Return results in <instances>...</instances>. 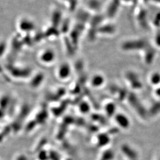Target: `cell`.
<instances>
[{
  "mask_svg": "<svg viewBox=\"0 0 160 160\" xmlns=\"http://www.w3.org/2000/svg\"><path fill=\"white\" fill-rule=\"evenodd\" d=\"M123 149L124 152H125L124 154H125V155H126L128 156L133 159L135 158V157H136V155H135L133 151L129 147H128V146H125L124 147H123Z\"/></svg>",
  "mask_w": 160,
  "mask_h": 160,
  "instance_id": "cell-5",
  "label": "cell"
},
{
  "mask_svg": "<svg viewBox=\"0 0 160 160\" xmlns=\"http://www.w3.org/2000/svg\"><path fill=\"white\" fill-rule=\"evenodd\" d=\"M5 69L7 74L11 75L14 78H24L29 74V71L27 69L17 67L12 64L6 66Z\"/></svg>",
  "mask_w": 160,
  "mask_h": 160,
  "instance_id": "cell-1",
  "label": "cell"
},
{
  "mask_svg": "<svg viewBox=\"0 0 160 160\" xmlns=\"http://www.w3.org/2000/svg\"><path fill=\"white\" fill-rule=\"evenodd\" d=\"M7 48L8 45L5 41H0V58L3 57L6 54Z\"/></svg>",
  "mask_w": 160,
  "mask_h": 160,
  "instance_id": "cell-4",
  "label": "cell"
},
{
  "mask_svg": "<svg viewBox=\"0 0 160 160\" xmlns=\"http://www.w3.org/2000/svg\"><path fill=\"white\" fill-rule=\"evenodd\" d=\"M17 27L18 30L27 33L31 31L33 29L34 26L32 22H30L29 20L25 18H22L18 20L17 23Z\"/></svg>",
  "mask_w": 160,
  "mask_h": 160,
  "instance_id": "cell-2",
  "label": "cell"
},
{
  "mask_svg": "<svg viewBox=\"0 0 160 160\" xmlns=\"http://www.w3.org/2000/svg\"><path fill=\"white\" fill-rule=\"evenodd\" d=\"M5 71H6V69H5V68H3V66L1 65V64H0V75H5V74H6Z\"/></svg>",
  "mask_w": 160,
  "mask_h": 160,
  "instance_id": "cell-6",
  "label": "cell"
},
{
  "mask_svg": "<svg viewBox=\"0 0 160 160\" xmlns=\"http://www.w3.org/2000/svg\"><path fill=\"white\" fill-rule=\"evenodd\" d=\"M116 121L120 126L124 128H128L129 126L128 119L124 114H117L116 117Z\"/></svg>",
  "mask_w": 160,
  "mask_h": 160,
  "instance_id": "cell-3",
  "label": "cell"
}]
</instances>
